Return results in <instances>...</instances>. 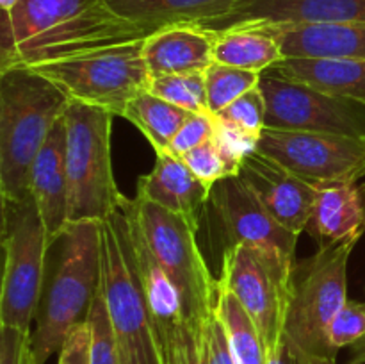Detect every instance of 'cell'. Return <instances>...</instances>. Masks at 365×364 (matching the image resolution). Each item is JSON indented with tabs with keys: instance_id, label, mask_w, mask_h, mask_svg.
<instances>
[{
	"instance_id": "cell-1",
	"label": "cell",
	"mask_w": 365,
	"mask_h": 364,
	"mask_svg": "<svg viewBox=\"0 0 365 364\" xmlns=\"http://www.w3.org/2000/svg\"><path fill=\"white\" fill-rule=\"evenodd\" d=\"M146 36L107 0H20L0 20V70L39 66Z\"/></svg>"
},
{
	"instance_id": "cell-2",
	"label": "cell",
	"mask_w": 365,
	"mask_h": 364,
	"mask_svg": "<svg viewBox=\"0 0 365 364\" xmlns=\"http://www.w3.org/2000/svg\"><path fill=\"white\" fill-rule=\"evenodd\" d=\"M68 96L27 66L0 70V193L4 202L31 196V170Z\"/></svg>"
},
{
	"instance_id": "cell-3",
	"label": "cell",
	"mask_w": 365,
	"mask_h": 364,
	"mask_svg": "<svg viewBox=\"0 0 365 364\" xmlns=\"http://www.w3.org/2000/svg\"><path fill=\"white\" fill-rule=\"evenodd\" d=\"M59 257L45 284L31 334L34 364L59 352L68 334L88 320L100 289V223L77 221L59 239Z\"/></svg>"
},
{
	"instance_id": "cell-4",
	"label": "cell",
	"mask_w": 365,
	"mask_h": 364,
	"mask_svg": "<svg viewBox=\"0 0 365 364\" xmlns=\"http://www.w3.org/2000/svg\"><path fill=\"white\" fill-rule=\"evenodd\" d=\"M100 288L125 364H168L121 209L100 223Z\"/></svg>"
},
{
	"instance_id": "cell-5",
	"label": "cell",
	"mask_w": 365,
	"mask_h": 364,
	"mask_svg": "<svg viewBox=\"0 0 365 364\" xmlns=\"http://www.w3.org/2000/svg\"><path fill=\"white\" fill-rule=\"evenodd\" d=\"M362 236L317 248L296 261L285 305L284 334L314 359L337 360L328 343V328L348 302V263Z\"/></svg>"
},
{
	"instance_id": "cell-6",
	"label": "cell",
	"mask_w": 365,
	"mask_h": 364,
	"mask_svg": "<svg viewBox=\"0 0 365 364\" xmlns=\"http://www.w3.org/2000/svg\"><path fill=\"white\" fill-rule=\"evenodd\" d=\"M114 114L70 100L66 123L68 216L77 221H106L127 196L118 189L110 157Z\"/></svg>"
},
{
	"instance_id": "cell-7",
	"label": "cell",
	"mask_w": 365,
	"mask_h": 364,
	"mask_svg": "<svg viewBox=\"0 0 365 364\" xmlns=\"http://www.w3.org/2000/svg\"><path fill=\"white\" fill-rule=\"evenodd\" d=\"M121 209L141 234L152 256L180 295L189 321L207 323L214 314L217 280L210 273L196 241L198 228L185 218L135 196Z\"/></svg>"
},
{
	"instance_id": "cell-8",
	"label": "cell",
	"mask_w": 365,
	"mask_h": 364,
	"mask_svg": "<svg viewBox=\"0 0 365 364\" xmlns=\"http://www.w3.org/2000/svg\"><path fill=\"white\" fill-rule=\"evenodd\" d=\"M2 288L0 325L32 334L43 291L46 253L52 248L41 216L32 196L20 202H4Z\"/></svg>"
},
{
	"instance_id": "cell-9",
	"label": "cell",
	"mask_w": 365,
	"mask_h": 364,
	"mask_svg": "<svg viewBox=\"0 0 365 364\" xmlns=\"http://www.w3.org/2000/svg\"><path fill=\"white\" fill-rule=\"evenodd\" d=\"M143 41L103 46L93 52L32 66L53 82L68 100L100 107L123 118L125 109L148 89L150 74L143 59Z\"/></svg>"
},
{
	"instance_id": "cell-10",
	"label": "cell",
	"mask_w": 365,
	"mask_h": 364,
	"mask_svg": "<svg viewBox=\"0 0 365 364\" xmlns=\"http://www.w3.org/2000/svg\"><path fill=\"white\" fill-rule=\"evenodd\" d=\"M209 206L220 221L228 246L242 245L262 257L282 284H291L299 236L278 223L239 175L212 186Z\"/></svg>"
},
{
	"instance_id": "cell-11",
	"label": "cell",
	"mask_w": 365,
	"mask_h": 364,
	"mask_svg": "<svg viewBox=\"0 0 365 364\" xmlns=\"http://www.w3.org/2000/svg\"><path fill=\"white\" fill-rule=\"evenodd\" d=\"M255 150L317 191L356 184V181L365 177V139L362 138L264 128Z\"/></svg>"
},
{
	"instance_id": "cell-12",
	"label": "cell",
	"mask_w": 365,
	"mask_h": 364,
	"mask_svg": "<svg viewBox=\"0 0 365 364\" xmlns=\"http://www.w3.org/2000/svg\"><path fill=\"white\" fill-rule=\"evenodd\" d=\"M260 93L266 102V128L365 139V106L321 93L278 71L260 75Z\"/></svg>"
},
{
	"instance_id": "cell-13",
	"label": "cell",
	"mask_w": 365,
	"mask_h": 364,
	"mask_svg": "<svg viewBox=\"0 0 365 364\" xmlns=\"http://www.w3.org/2000/svg\"><path fill=\"white\" fill-rule=\"evenodd\" d=\"M217 284L241 302L269 353L284 334L287 288L262 257L242 245L225 248Z\"/></svg>"
},
{
	"instance_id": "cell-14",
	"label": "cell",
	"mask_w": 365,
	"mask_h": 364,
	"mask_svg": "<svg viewBox=\"0 0 365 364\" xmlns=\"http://www.w3.org/2000/svg\"><path fill=\"white\" fill-rule=\"evenodd\" d=\"M239 177L278 223L298 236L307 231L319 195L316 188L257 150L242 161Z\"/></svg>"
},
{
	"instance_id": "cell-15",
	"label": "cell",
	"mask_w": 365,
	"mask_h": 364,
	"mask_svg": "<svg viewBox=\"0 0 365 364\" xmlns=\"http://www.w3.org/2000/svg\"><path fill=\"white\" fill-rule=\"evenodd\" d=\"M364 21L365 0H241L225 16L203 25L223 31L246 24H348Z\"/></svg>"
},
{
	"instance_id": "cell-16",
	"label": "cell",
	"mask_w": 365,
	"mask_h": 364,
	"mask_svg": "<svg viewBox=\"0 0 365 364\" xmlns=\"http://www.w3.org/2000/svg\"><path fill=\"white\" fill-rule=\"evenodd\" d=\"M31 196L46 228L50 245H56L70 227L68 216V171H66V123L57 120L48 139L39 150L31 170Z\"/></svg>"
},
{
	"instance_id": "cell-17",
	"label": "cell",
	"mask_w": 365,
	"mask_h": 364,
	"mask_svg": "<svg viewBox=\"0 0 365 364\" xmlns=\"http://www.w3.org/2000/svg\"><path fill=\"white\" fill-rule=\"evenodd\" d=\"M143 59L150 77L205 74L214 64V32L200 24L168 25L146 36Z\"/></svg>"
},
{
	"instance_id": "cell-18",
	"label": "cell",
	"mask_w": 365,
	"mask_h": 364,
	"mask_svg": "<svg viewBox=\"0 0 365 364\" xmlns=\"http://www.w3.org/2000/svg\"><path fill=\"white\" fill-rule=\"evenodd\" d=\"M210 191L212 189L192 173L182 157L164 150L157 152L152 171L139 177L135 196L157 203L200 228V218L209 203Z\"/></svg>"
},
{
	"instance_id": "cell-19",
	"label": "cell",
	"mask_w": 365,
	"mask_h": 364,
	"mask_svg": "<svg viewBox=\"0 0 365 364\" xmlns=\"http://www.w3.org/2000/svg\"><path fill=\"white\" fill-rule=\"evenodd\" d=\"M280 45L285 57L365 59V24H257Z\"/></svg>"
},
{
	"instance_id": "cell-20",
	"label": "cell",
	"mask_w": 365,
	"mask_h": 364,
	"mask_svg": "<svg viewBox=\"0 0 365 364\" xmlns=\"http://www.w3.org/2000/svg\"><path fill=\"white\" fill-rule=\"evenodd\" d=\"M241 0H107L110 9L152 34L168 25H207L230 13Z\"/></svg>"
},
{
	"instance_id": "cell-21",
	"label": "cell",
	"mask_w": 365,
	"mask_h": 364,
	"mask_svg": "<svg viewBox=\"0 0 365 364\" xmlns=\"http://www.w3.org/2000/svg\"><path fill=\"white\" fill-rule=\"evenodd\" d=\"M273 70L335 98L365 106V59L285 57Z\"/></svg>"
},
{
	"instance_id": "cell-22",
	"label": "cell",
	"mask_w": 365,
	"mask_h": 364,
	"mask_svg": "<svg viewBox=\"0 0 365 364\" xmlns=\"http://www.w3.org/2000/svg\"><path fill=\"white\" fill-rule=\"evenodd\" d=\"M317 245H330L365 232V188L356 184L321 189L307 231Z\"/></svg>"
},
{
	"instance_id": "cell-23",
	"label": "cell",
	"mask_w": 365,
	"mask_h": 364,
	"mask_svg": "<svg viewBox=\"0 0 365 364\" xmlns=\"http://www.w3.org/2000/svg\"><path fill=\"white\" fill-rule=\"evenodd\" d=\"M212 32L214 63L217 64L264 74L284 59L278 41L262 25H235Z\"/></svg>"
},
{
	"instance_id": "cell-24",
	"label": "cell",
	"mask_w": 365,
	"mask_h": 364,
	"mask_svg": "<svg viewBox=\"0 0 365 364\" xmlns=\"http://www.w3.org/2000/svg\"><path fill=\"white\" fill-rule=\"evenodd\" d=\"M195 113L173 106L168 100L145 89L125 109L123 118L130 121L157 152L170 148L171 141Z\"/></svg>"
},
{
	"instance_id": "cell-25",
	"label": "cell",
	"mask_w": 365,
	"mask_h": 364,
	"mask_svg": "<svg viewBox=\"0 0 365 364\" xmlns=\"http://www.w3.org/2000/svg\"><path fill=\"white\" fill-rule=\"evenodd\" d=\"M214 314L223 325L235 364H267L269 353L259 328L241 302L220 284Z\"/></svg>"
},
{
	"instance_id": "cell-26",
	"label": "cell",
	"mask_w": 365,
	"mask_h": 364,
	"mask_svg": "<svg viewBox=\"0 0 365 364\" xmlns=\"http://www.w3.org/2000/svg\"><path fill=\"white\" fill-rule=\"evenodd\" d=\"M260 75L262 74L214 63L205 71L207 102H209L210 114L216 116L232 102L241 98L252 89L259 88Z\"/></svg>"
},
{
	"instance_id": "cell-27",
	"label": "cell",
	"mask_w": 365,
	"mask_h": 364,
	"mask_svg": "<svg viewBox=\"0 0 365 364\" xmlns=\"http://www.w3.org/2000/svg\"><path fill=\"white\" fill-rule=\"evenodd\" d=\"M148 91L168 100L173 106L182 107V109H187L195 114L212 116L209 111V102H207L205 74L150 77Z\"/></svg>"
},
{
	"instance_id": "cell-28",
	"label": "cell",
	"mask_w": 365,
	"mask_h": 364,
	"mask_svg": "<svg viewBox=\"0 0 365 364\" xmlns=\"http://www.w3.org/2000/svg\"><path fill=\"white\" fill-rule=\"evenodd\" d=\"M86 321H88L89 334H91V346H89L91 364H125L120 341H118L116 332L110 323L102 288L98 289L95 300H93L91 310H89Z\"/></svg>"
},
{
	"instance_id": "cell-29",
	"label": "cell",
	"mask_w": 365,
	"mask_h": 364,
	"mask_svg": "<svg viewBox=\"0 0 365 364\" xmlns=\"http://www.w3.org/2000/svg\"><path fill=\"white\" fill-rule=\"evenodd\" d=\"M216 120L232 125L255 141H259L264 128H266V102H264L260 89H252L241 98L232 102L227 109L216 114Z\"/></svg>"
},
{
	"instance_id": "cell-30",
	"label": "cell",
	"mask_w": 365,
	"mask_h": 364,
	"mask_svg": "<svg viewBox=\"0 0 365 364\" xmlns=\"http://www.w3.org/2000/svg\"><path fill=\"white\" fill-rule=\"evenodd\" d=\"M168 364H209L207 323L184 320L168 348Z\"/></svg>"
},
{
	"instance_id": "cell-31",
	"label": "cell",
	"mask_w": 365,
	"mask_h": 364,
	"mask_svg": "<svg viewBox=\"0 0 365 364\" xmlns=\"http://www.w3.org/2000/svg\"><path fill=\"white\" fill-rule=\"evenodd\" d=\"M328 343L335 353L365 345V302L348 300L328 328Z\"/></svg>"
},
{
	"instance_id": "cell-32",
	"label": "cell",
	"mask_w": 365,
	"mask_h": 364,
	"mask_svg": "<svg viewBox=\"0 0 365 364\" xmlns=\"http://www.w3.org/2000/svg\"><path fill=\"white\" fill-rule=\"evenodd\" d=\"M184 163L191 168L192 173L203 182V184L209 186L212 189V186L216 182H220L225 177H235L239 175L237 171L232 168V164L228 163V159L225 157L223 150L217 145L216 138L207 139L205 143L198 145L196 148H192L191 152L185 153Z\"/></svg>"
},
{
	"instance_id": "cell-33",
	"label": "cell",
	"mask_w": 365,
	"mask_h": 364,
	"mask_svg": "<svg viewBox=\"0 0 365 364\" xmlns=\"http://www.w3.org/2000/svg\"><path fill=\"white\" fill-rule=\"evenodd\" d=\"M216 134V116L209 114H192L184 127L177 132V136L171 141L168 152L177 157H184L198 145L205 143L207 139L214 138Z\"/></svg>"
},
{
	"instance_id": "cell-34",
	"label": "cell",
	"mask_w": 365,
	"mask_h": 364,
	"mask_svg": "<svg viewBox=\"0 0 365 364\" xmlns=\"http://www.w3.org/2000/svg\"><path fill=\"white\" fill-rule=\"evenodd\" d=\"M31 359V334L0 325V364H29Z\"/></svg>"
},
{
	"instance_id": "cell-35",
	"label": "cell",
	"mask_w": 365,
	"mask_h": 364,
	"mask_svg": "<svg viewBox=\"0 0 365 364\" xmlns=\"http://www.w3.org/2000/svg\"><path fill=\"white\" fill-rule=\"evenodd\" d=\"M89 346H91V334H89L88 321H84L68 334L66 341L59 350L57 364H91Z\"/></svg>"
},
{
	"instance_id": "cell-36",
	"label": "cell",
	"mask_w": 365,
	"mask_h": 364,
	"mask_svg": "<svg viewBox=\"0 0 365 364\" xmlns=\"http://www.w3.org/2000/svg\"><path fill=\"white\" fill-rule=\"evenodd\" d=\"M207 350H209V364H235L225 328L216 314H212L207 321Z\"/></svg>"
},
{
	"instance_id": "cell-37",
	"label": "cell",
	"mask_w": 365,
	"mask_h": 364,
	"mask_svg": "<svg viewBox=\"0 0 365 364\" xmlns=\"http://www.w3.org/2000/svg\"><path fill=\"white\" fill-rule=\"evenodd\" d=\"M348 364H365V345L353 350V359Z\"/></svg>"
},
{
	"instance_id": "cell-38",
	"label": "cell",
	"mask_w": 365,
	"mask_h": 364,
	"mask_svg": "<svg viewBox=\"0 0 365 364\" xmlns=\"http://www.w3.org/2000/svg\"><path fill=\"white\" fill-rule=\"evenodd\" d=\"M18 2H20V0H0V7H2V13L13 9V7L16 6Z\"/></svg>"
},
{
	"instance_id": "cell-39",
	"label": "cell",
	"mask_w": 365,
	"mask_h": 364,
	"mask_svg": "<svg viewBox=\"0 0 365 364\" xmlns=\"http://www.w3.org/2000/svg\"><path fill=\"white\" fill-rule=\"evenodd\" d=\"M317 364H339L337 360H324V359H319L317 360Z\"/></svg>"
},
{
	"instance_id": "cell-40",
	"label": "cell",
	"mask_w": 365,
	"mask_h": 364,
	"mask_svg": "<svg viewBox=\"0 0 365 364\" xmlns=\"http://www.w3.org/2000/svg\"><path fill=\"white\" fill-rule=\"evenodd\" d=\"M29 364H34V363H32V359H31V363H29Z\"/></svg>"
}]
</instances>
